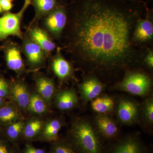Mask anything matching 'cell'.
I'll use <instances>...</instances> for the list:
<instances>
[{
  "mask_svg": "<svg viewBox=\"0 0 153 153\" xmlns=\"http://www.w3.org/2000/svg\"><path fill=\"white\" fill-rule=\"evenodd\" d=\"M67 8L63 48L87 74L112 81L143 64L145 54L133 34L149 11L144 2L73 0Z\"/></svg>",
  "mask_w": 153,
  "mask_h": 153,
  "instance_id": "cell-1",
  "label": "cell"
},
{
  "mask_svg": "<svg viewBox=\"0 0 153 153\" xmlns=\"http://www.w3.org/2000/svg\"><path fill=\"white\" fill-rule=\"evenodd\" d=\"M66 139L76 153H104L105 142L86 117L74 118Z\"/></svg>",
  "mask_w": 153,
  "mask_h": 153,
  "instance_id": "cell-2",
  "label": "cell"
},
{
  "mask_svg": "<svg viewBox=\"0 0 153 153\" xmlns=\"http://www.w3.org/2000/svg\"><path fill=\"white\" fill-rule=\"evenodd\" d=\"M152 86V81L149 75L145 71L134 68L126 71L122 79L115 84L113 89L146 97L150 95Z\"/></svg>",
  "mask_w": 153,
  "mask_h": 153,
  "instance_id": "cell-3",
  "label": "cell"
},
{
  "mask_svg": "<svg viewBox=\"0 0 153 153\" xmlns=\"http://www.w3.org/2000/svg\"><path fill=\"white\" fill-rule=\"evenodd\" d=\"M104 153H150L139 132L120 136L105 143Z\"/></svg>",
  "mask_w": 153,
  "mask_h": 153,
  "instance_id": "cell-4",
  "label": "cell"
},
{
  "mask_svg": "<svg viewBox=\"0 0 153 153\" xmlns=\"http://www.w3.org/2000/svg\"><path fill=\"white\" fill-rule=\"evenodd\" d=\"M31 5V0H25L24 4L16 13L6 12L0 17V42L11 36L23 39V34L21 29V24L24 14Z\"/></svg>",
  "mask_w": 153,
  "mask_h": 153,
  "instance_id": "cell-5",
  "label": "cell"
},
{
  "mask_svg": "<svg viewBox=\"0 0 153 153\" xmlns=\"http://www.w3.org/2000/svg\"><path fill=\"white\" fill-rule=\"evenodd\" d=\"M68 20L66 6L60 4L42 19L43 29L52 39L62 38Z\"/></svg>",
  "mask_w": 153,
  "mask_h": 153,
  "instance_id": "cell-6",
  "label": "cell"
},
{
  "mask_svg": "<svg viewBox=\"0 0 153 153\" xmlns=\"http://www.w3.org/2000/svg\"><path fill=\"white\" fill-rule=\"evenodd\" d=\"M140 104L129 97L122 96L117 100L115 112L118 121L124 126H132L139 122Z\"/></svg>",
  "mask_w": 153,
  "mask_h": 153,
  "instance_id": "cell-7",
  "label": "cell"
},
{
  "mask_svg": "<svg viewBox=\"0 0 153 153\" xmlns=\"http://www.w3.org/2000/svg\"><path fill=\"white\" fill-rule=\"evenodd\" d=\"M22 40V52L26 57L29 68L31 70H36L44 67L48 57L46 52L29 37L27 33L23 34Z\"/></svg>",
  "mask_w": 153,
  "mask_h": 153,
  "instance_id": "cell-8",
  "label": "cell"
},
{
  "mask_svg": "<svg viewBox=\"0 0 153 153\" xmlns=\"http://www.w3.org/2000/svg\"><path fill=\"white\" fill-rule=\"evenodd\" d=\"M3 52L7 67L18 75L26 71V66L23 57L21 47L10 40H7L0 47Z\"/></svg>",
  "mask_w": 153,
  "mask_h": 153,
  "instance_id": "cell-9",
  "label": "cell"
},
{
  "mask_svg": "<svg viewBox=\"0 0 153 153\" xmlns=\"http://www.w3.org/2000/svg\"><path fill=\"white\" fill-rule=\"evenodd\" d=\"M92 122L97 131L105 142L112 141L120 136L117 123L109 115L97 114Z\"/></svg>",
  "mask_w": 153,
  "mask_h": 153,
  "instance_id": "cell-10",
  "label": "cell"
},
{
  "mask_svg": "<svg viewBox=\"0 0 153 153\" xmlns=\"http://www.w3.org/2000/svg\"><path fill=\"white\" fill-rule=\"evenodd\" d=\"M78 88L82 104L85 105L101 95L104 90L105 85L97 76L87 74L79 83Z\"/></svg>",
  "mask_w": 153,
  "mask_h": 153,
  "instance_id": "cell-11",
  "label": "cell"
},
{
  "mask_svg": "<svg viewBox=\"0 0 153 153\" xmlns=\"http://www.w3.org/2000/svg\"><path fill=\"white\" fill-rule=\"evenodd\" d=\"M152 13L151 11H148L146 16L139 19L136 25L133 40L140 47L141 44L148 43L152 40L153 25Z\"/></svg>",
  "mask_w": 153,
  "mask_h": 153,
  "instance_id": "cell-12",
  "label": "cell"
},
{
  "mask_svg": "<svg viewBox=\"0 0 153 153\" xmlns=\"http://www.w3.org/2000/svg\"><path fill=\"white\" fill-rule=\"evenodd\" d=\"M50 64L52 71L60 82H66L73 77V66L61 55L59 49L52 57Z\"/></svg>",
  "mask_w": 153,
  "mask_h": 153,
  "instance_id": "cell-13",
  "label": "cell"
},
{
  "mask_svg": "<svg viewBox=\"0 0 153 153\" xmlns=\"http://www.w3.org/2000/svg\"><path fill=\"white\" fill-rule=\"evenodd\" d=\"M30 93L24 81L16 80L10 82V97L19 109L27 110Z\"/></svg>",
  "mask_w": 153,
  "mask_h": 153,
  "instance_id": "cell-14",
  "label": "cell"
},
{
  "mask_svg": "<svg viewBox=\"0 0 153 153\" xmlns=\"http://www.w3.org/2000/svg\"><path fill=\"white\" fill-rule=\"evenodd\" d=\"M28 36L46 52L47 56L54 51L56 46L51 36L43 28L36 25L30 26L27 32Z\"/></svg>",
  "mask_w": 153,
  "mask_h": 153,
  "instance_id": "cell-15",
  "label": "cell"
},
{
  "mask_svg": "<svg viewBox=\"0 0 153 153\" xmlns=\"http://www.w3.org/2000/svg\"><path fill=\"white\" fill-rule=\"evenodd\" d=\"M37 93L49 104L55 97L56 87L53 79L42 74H38L34 77Z\"/></svg>",
  "mask_w": 153,
  "mask_h": 153,
  "instance_id": "cell-16",
  "label": "cell"
},
{
  "mask_svg": "<svg viewBox=\"0 0 153 153\" xmlns=\"http://www.w3.org/2000/svg\"><path fill=\"white\" fill-rule=\"evenodd\" d=\"M64 124L65 122L62 118H54L47 121L44 123L37 140L51 143L56 141L60 138L59 133Z\"/></svg>",
  "mask_w": 153,
  "mask_h": 153,
  "instance_id": "cell-17",
  "label": "cell"
},
{
  "mask_svg": "<svg viewBox=\"0 0 153 153\" xmlns=\"http://www.w3.org/2000/svg\"><path fill=\"white\" fill-rule=\"evenodd\" d=\"M55 106L61 111H68L74 109L79 104V99L73 88L63 89L56 94Z\"/></svg>",
  "mask_w": 153,
  "mask_h": 153,
  "instance_id": "cell-18",
  "label": "cell"
},
{
  "mask_svg": "<svg viewBox=\"0 0 153 153\" xmlns=\"http://www.w3.org/2000/svg\"><path fill=\"white\" fill-rule=\"evenodd\" d=\"M140 104L139 122L148 133L152 132L153 126V97L152 95L146 97Z\"/></svg>",
  "mask_w": 153,
  "mask_h": 153,
  "instance_id": "cell-19",
  "label": "cell"
},
{
  "mask_svg": "<svg viewBox=\"0 0 153 153\" xmlns=\"http://www.w3.org/2000/svg\"><path fill=\"white\" fill-rule=\"evenodd\" d=\"M31 2L35 9V15L29 27L36 25L40 20L60 4L58 0H31Z\"/></svg>",
  "mask_w": 153,
  "mask_h": 153,
  "instance_id": "cell-20",
  "label": "cell"
},
{
  "mask_svg": "<svg viewBox=\"0 0 153 153\" xmlns=\"http://www.w3.org/2000/svg\"><path fill=\"white\" fill-rule=\"evenodd\" d=\"M117 100L108 95H100L90 102L92 109L98 114L109 115L115 111Z\"/></svg>",
  "mask_w": 153,
  "mask_h": 153,
  "instance_id": "cell-21",
  "label": "cell"
},
{
  "mask_svg": "<svg viewBox=\"0 0 153 153\" xmlns=\"http://www.w3.org/2000/svg\"><path fill=\"white\" fill-rule=\"evenodd\" d=\"M22 119L21 113L14 103L6 102L0 107V126L2 128Z\"/></svg>",
  "mask_w": 153,
  "mask_h": 153,
  "instance_id": "cell-22",
  "label": "cell"
},
{
  "mask_svg": "<svg viewBox=\"0 0 153 153\" xmlns=\"http://www.w3.org/2000/svg\"><path fill=\"white\" fill-rule=\"evenodd\" d=\"M44 123L42 120L36 118L31 119L25 123L22 134L23 138L28 141L37 139L41 133Z\"/></svg>",
  "mask_w": 153,
  "mask_h": 153,
  "instance_id": "cell-23",
  "label": "cell"
},
{
  "mask_svg": "<svg viewBox=\"0 0 153 153\" xmlns=\"http://www.w3.org/2000/svg\"><path fill=\"white\" fill-rule=\"evenodd\" d=\"M46 101L37 92L30 94V100L27 110L36 114H43L48 110Z\"/></svg>",
  "mask_w": 153,
  "mask_h": 153,
  "instance_id": "cell-24",
  "label": "cell"
},
{
  "mask_svg": "<svg viewBox=\"0 0 153 153\" xmlns=\"http://www.w3.org/2000/svg\"><path fill=\"white\" fill-rule=\"evenodd\" d=\"M25 122L20 119L5 126V137L9 140L17 144V142L22 137Z\"/></svg>",
  "mask_w": 153,
  "mask_h": 153,
  "instance_id": "cell-25",
  "label": "cell"
},
{
  "mask_svg": "<svg viewBox=\"0 0 153 153\" xmlns=\"http://www.w3.org/2000/svg\"><path fill=\"white\" fill-rule=\"evenodd\" d=\"M49 153H76L66 139L59 138L52 143Z\"/></svg>",
  "mask_w": 153,
  "mask_h": 153,
  "instance_id": "cell-26",
  "label": "cell"
},
{
  "mask_svg": "<svg viewBox=\"0 0 153 153\" xmlns=\"http://www.w3.org/2000/svg\"><path fill=\"white\" fill-rule=\"evenodd\" d=\"M16 143L5 139L0 138V153H20Z\"/></svg>",
  "mask_w": 153,
  "mask_h": 153,
  "instance_id": "cell-27",
  "label": "cell"
},
{
  "mask_svg": "<svg viewBox=\"0 0 153 153\" xmlns=\"http://www.w3.org/2000/svg\"><path fill=\"white\" fill-rule=\"evenodd\" d=\"M10 82L0 74V97L7 99L10 97Z\"/></svg>",
  "mask_w": 153,
  "mask_h": 153,
  "instance_id": "cell-28",
  "label": "cell"
},
{
  "mask_svg": "<svg viewBox=\"0 0 153 153\" xmlns=\"http://www.w3.org/2000/svg\"><path fill=\"white\" fill-rule=\"evenodd\" d=\"M20 153H47L44 149H38L33 146L30 143H27L25 148L20 151Z\"/></svg>",
  "mask_w": 153,
  "mask_h": 153,
  "instance_id": "cell-29",
  "label": "cell"
},
{
  "mask_svg": "<svg viewBox=\"0 0 153 153\" xmlns=\"http://www.w3.org/2000/svg\"><path fill=\"white\" fill-rule=\"evenodd\" d=\"M143 63L145 66L149 69H153V53L152 51L147 52L144 55L143 57Z\"/></svg>",
  "mask_w": 153,
  "mask_h": 153,
  "instance_id": "cell-30",
  "label": "cell"
},
{
  "mask_svg": "<svg viewBox=\"0 0 153 153\" xmlns=\"http://www.w3.org/2000/svg\"><path fill=\"white\" fill-rule=\"evenodd\" d=\"M1 5L3 12H6L10 10L13 6L12 2L8 0H1Z\"/></svg>",
  "mask_w": 153,
  "mask_h": 153,
  "instance_id": "cell-31",
  "label": "cell"
},
{
  "mask_svg": "<svg viewBox=\"0 0 153 153\" xmlns=\"http://www.w3.org/2000/svg\"><path fill=\"white\" fill-rule=\"evenodd\" d=\"M6 102H7L6 101V99L0 97V107L4 105V104H5Z\"/></svg>",
  "mask_w": 153,
  "mask_h": 153,
  "instance_id": "cell-32",
  "label": "cell"
},
{
  "mask_svg": "<svg viewBox=\"0 0 153 153\" xmlns=\"http://www.w3.org/2000/svg\"><path fill=\"white\" fill-rule=\"evenodd\" d=\"M3 13V11L2 9L1 8V0H0V14L2 13Z\"/></svg>",
  "mask_w": 153,
  "mask_h": 153,
  "instance_id": "cell-33",
  "label": "cell"
},
{
  "mask_svg": "<svg viewBox=\"0 0 153 153\" xmlns=\"http://www.w3.org/2000/svg\"><path fill=\"white\" fill-rule=\"evenodd\" d=\"M1 129H2L1 127V126H0V133H1Z\"/></svg>",
  "mask_w": 153,
  "mask_h": 153,
  "instance_id": "cell-34",
  "label": "cell"
},
{
  "mask_svg": "<svg viewBox=\"0 0 153 153\" xmlns=\"http://www.w3.org/2000/svg\"><path fill=\"white\" fill-rule=\"evenodd\" d=\"M8 1H10L12 2V1H13V0H8Z\"/></svg>",
  "mask_w": 153,
  "mask_h": 153,
  "instance_id": "cell-35",
  "label": "cell"
}]
</instances>
